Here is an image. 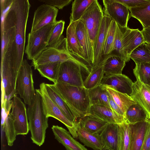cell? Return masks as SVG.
I'll use <instances>...</instances> for the list:
<instances>
[{"mask_svg": "<svg viewBox=\"0 0 150 150\" xmlns=\"http://www.w3.org/2000/svg\"><path fill=\"white\" fill-rule=\"evenodd\" d=\"M30 6L28 0H13L11 6L14 14L15 33L1 64H5L10 66L16 79L24 60L26 25Z\"/></svg>", "mask_w": 150, "mask_h": 150, "instance_id": "6da1fadb", "label": "cell"}, {"mask_svg": "<svg viewBox=\"0 0 150 150\" xmlns=\"http://www.w3.org/2000/svg\"><path fill=\"white\" fill-rule=\"evenodd\" d=\"M35 90L36 94L31 104L28 106L27 115L31 139L33 143L40 146L45 141L48 127V118L45 112L39 89Z\"/></svg>", "mask_w": 150, "mask_h": 150, "instance_id": "7a4b0ae2", "label": "cell"}, {"mask_svg": "<svg viewBox=\"0 0 150 150\" xmlns=\"http://www.w3.org/2000/svg\"><path fill=\"white\" fill-rule=\"evenodd\" d=\"M54 85L60 95L80 118L88 114L91 106L88 89L83 86L59 82Z\"/></svg>", "mask_w": 150, "mask_h": 150, "instance_id": "3957f363", "label": "cell"}, {"mask_svg": "<svg viewBox=\"0 0 150 150\" xmlns=\"http://www.w3.org/2000/svg\"><path fill=\"white\" fill-rule=\"evenodd\" d=\"M91 70L88 64L79 58L69 60L61 64L57 82L83 86L82 73L85 71L89 74Z\"/></svg>", "mask_w": 150, "mask_h": 150, "instance_id": "277c9868", "label": "cell"}, {"mask_svg": "<svg viewBox=\"0 0 150 150\" xmlns=\"http://www.w3.org/2000/svg\"><path fill=\"white\" fill-rule=\"evenodd\" d=\"M77 58L68 51L66 38L63 35L53 45L47 46L36 58L33 60L31 66L36 69L40 65L50 63L61 62Z\"/></svg>", "mask_w": 150, "mask_h": 150, "instance_id": "5b68a950", "label": "cell"}, {"mask_svg": "<svg viewBox=\"0 0 150 150\" xmlns=\"http://www.w3.org/2000/svg\"><path fill=\"white\" fill-rule=\"evenodd\" d=\"M57 22L28 33L25 50L28 59L32 60L47 46L49 39Z\"/></svg>", "mask_w": 150, "mask_h": 150, "instance_id": "8992f818", "label": "cell"}, {"mask_svg": "<svg viewBox=\"0 0 150 150\" xmlns=\"http://www.w3.org/2000/svg\"><path fill=\"white\" fill-rule=\"evenodd\" d=\"M31 67L27 60L24 59L16 81L17 94L20 95L25 103L28 105L31 104L36 93L34 86Z\"/></svg>", "mask_w": 150, "mask_h": 150, "instance_id": "52a82bcc", "label": "cell"}, {"mask_svg": "<svg viewBox=\"0 0 150 150\" xmlns=\"http://www.w3.org/2000/svg\"><path fill=\"white\" fill-rule=\"evenodd\" d=\"M97 0L94 1L86 9L81 18L85 24L90 42L93 56L96 38L104 13Z\"/></svg>", "mask_w": 150, "mask_h": 150, "instance_id": "ba28073f", "label": "cell"}, {"mask_svg": "<svg viewBox=\"0 0 150 150\" xmlns=\"http://www.w3.org/2000/svg\"><path fill=\"white\" fill-rule=\"evenodd\" d=\"M39 90L42 98L44 109L47 117H52L60 121L66 126L74 138H78L75 124L68 119L50 98L46 90L45 83H41Z\"/></svg>", "mask_w": 150, "mask_h": 150, "instance_id": "9c48e42d", "label": "cell"}, {"mask_svg": "<svg viewBox=\"0 0 150 150\" xmlns=\"http://www.w3.org/2000/svg\"><path fill=\"white\" fill-rule=\"evenodd\" d=\"M11 114L17 135L27 134L29 131L27 109L25 104L17 96L13 98Z\"/></svg>", "mask_w": 150, "mask_h": 150, "instance_id": "30bf717a", "label": "cell"}, {"mask_svg": "<svg viewBox=\"0 0 150 150\" xmlns=\"http://www.w3.org/2000/svg\"><path fill=\"white\" fill-rule=\"evenodd\" d=\"M58 12V8L50 5L43 4L39 6L34 13L30 32L55 23Z\"/></svg>", "mask_w": 150, "mask_h": 150, "instance_id": "8fae6325", "label": "cell"}, {"mask_svg": "<svg viewBox=\"0 0 150 150\" xmlns=\"http://www.w3.org/2000/svg\"><path fill=\"white\" fill-rule=\"evenodd\" d=\"M112 20L104 13L94 50L93 60L90 72L103 65V54L104 45L107 33Z\"/></svg>", "mask_w": 150, "mask_h": 150, "instance_id": "7c38bea8", "label": "cell"}, {"mask_svg": "<svg viewBox=\"0 0 150 150\" xmlns=\"http://www.w3.org/2000/svg\"><path fill=\"white\" fill-rule=\"evenodd\" d=\"M104 13L120 26L127 27L129 11L125 5L116 0H103Z\"/></svg>", "mask_w": 150, "mask_h": 150, "instance_id": "4fadbf2b", "label": "cell"}, {"mask_svg": "<svg viewBox=\"0 0 150 150\" xmlns=\"http://www.w3.org/2000/svg\"><path fill=\"white\" fill-rule=\"evenodd\" d=\"M144 42H145L144 38L138 29L125 28L121 38V43L126 63L130 60L129 55L132 52Z\"/></svg>", "mask_w": 150, "mask_h": 150, "instance_id": "5bb4252c", "label": "cell"}, {"mask_svg": "<svg viewBox=\"0 0 150 150\" xmlns=\"http://www.w3.org/2000/svg\"><path fill=\"white\" fill-rule=\"evenodd\" d=\"M133 83L129 78L122 74L104 76L101 82L103 85L130 96L132 92Z\"/></svg>", "mask_w": 150, "mask_h": 150, "instance_id": "9a60e30c", "label": "cell"}, {"mask_svg": "<svg viewBox=\"0 0 150 150\" xmlns=\"http://www.w3.org/2000/svg\"><path fill=\"white\" fill-rule=\"evenodd\" d=\"M45 87L47 92L52 101L68 119L75 124L80 116L61 97L54 84L45 83Z\"/></svg>", "mask_w": 150, "mask_h": 150, "instance_id": "2e32d148", "label": "cell"}, {"mask_svg": "<svg viewBox=\"0 0 150 150\" xmlns=\"http://www.w3.org/2000/svg\"><path fill=\"white\" fill-rule=\"evenodd\" d=\"M88 114L108 123L120 124L125 122L124 117L109 107L103 105L91 106Z\"/></svg>", "mask_w": 150, "mask_h": 150, "instance_id": "e0dca14e", "label": "cell"}, {"mask_svg": "<svg viewBox=\"0 0 150 150\" xmlns=\"http://www.w3.org/2000/svg\"><path fill=\"white\" fill-rule=\"evenodd\" d=\"M133 83L130 96L141 106L150 117V86L141 82L138 79Z\"/></svg>", "mask_w": 150, "mask_h": 150, "instance_id": "ac0fdd59", "label": "cell"}, {"mask_svg": "<svg viewBox=\"0 0 150 150\" xmlns=\"http://www.w3.org/2000/svg\"><path fill=\"white\" fill-rule=\"evenodd\" d=\"M51 128L55 138L63 145L67 150H88L75 139L70 132L63 127L53 125Z\"/></svg>", "mask_w": 150, "mask_h": 150, "instance_id": "d6986e66", "label": "cell"}, {"mask_svg": "<svg viewBox=\"0 0 150 150\" xmlns=\"http://www.w3.org/2000/svg\"><path fill=\"white\" fill-rule=\"evenodd\" d=\"M79 21L70 22L67 27L66 38L67 48L71 54L88 63L84 60L83 52L76 33V28Z\"/></svg>", "mask_w": 150, "mask_h": 150, "instance_id": "ffe728a7", "label": "cell"}, {"mask_svg": "<svg viewBox=\"0 0 150 150\" xmlns=\"http://www.w3.org/2000/svg\"><path fill=\"white\" fill-rule=\"evenodd\" d=\"M77 37L83 50L85 60L91 67L93 63V56L89 36L84 23L80 19L76 28Z\"/></svg>", "mask_w": 150, "mask_h": 150, "instance_id": "44dd1931", "label": "cell"}, {"mask_svg": "<svg viewBox=\"0 0 150 150\" xmlns=\"http://www.w3.org/2000/svg\"><path fill=\"white\" fill-rule=\"evenodd\" d=\"M75 124L78 138L85 146L93 150H100L104 146L100 134L93 133L84 128L78 120Z\"/></svg>", "mask_w": 150, "mask_h": 150, "instance_id": "7402d4cb", "label": "cell"}, {"mask_svg": "<svg viewBox=\"0 0 150 150\" xmlns=\"http://www.w3.org/2000/svg\"><path fill=\"white\" fill-rule=\"evenodd\" d=\"M149 120L133 124H129L130 134L129 150H141Z\"/></svg>", "mask_w": 150, "mask_h": 150, "instance_id": "603a6c76", "label": "cell"}, {"mask_svg": "<svg viewBox=\"0 0 150 150\" xmlns=\"http://www.w3.org/2000/svg\"><path fill=\"white\" fill-rule=\"evenodd\" d=\"M119 124L108 123L100 134L104 146L108 150H119Z\"/></svg>", "mask_w": 150, "mask_h": 150, "instance_id": "cb8c5ba5", "label": "cell"}, {"mask_svg": "<svg viewBox=\"0 0 150 150\" xmlns=\"http://www.w3.org/2000/svg\"><path fill=\"white\" fill-rule=\"evenodd\" d=\"M125 122L129 124L147 121L150 117L145 110L136 103L131 105L126 111L125 116Z\"/></svg>", "mask_w": 150, "mask_h": 150, "instance_id": "d4e9b609", "label": "cell"}, {"mask_svg": "<svg viewBox=\"0 0 150 150\" xmlns=\"http://www.w3.org/2000/svg\"><path fill=\"white\" fill-rule=\"evenodd\" d=\"M78 120L84 128L97 134H100L108 123L89 114L79 118Z\"/></svg>", "mask_w": 150, "mask_h": 150, "instance_id": "484cf974", "label": "cell"}, {"mask_svg": "<svg viewBox=\"0 0 150 150\" xmlns=\"http://www.w3.org/2000/svg\"><path fill=\"white\" fill-rule=\"evenodd\" d=\"M88 93L91 105H103L111 108L108 100V92L105 86L100 84L88 89Z\"/></svg>", "mask_w": 150, "mask_h": 150, "instance_id": "4316f807", "label": "cell"}, {"mask_svg": "<svg viewBox=\"0 0 150 150\" xmlns=\"http://www.w3.org/2000/svg\"><path fill=\"white\" fill-rule=\"evenodd\" d=\"M125 63L124 60L118 57L112 56L108 57L103 64L104 76L122 74Z\"/></svg>", "mask_w": 150, "mask_h": 150, "instance_id": "83f0119b", "label": "cell"}, {"mask_svg": "<svg viewBox=\"0 0 150 150\" xmlns=\"http://www.w3.org/2000/svg\"><path fill=\"white\" fill-rule=\"evenodd\" d=\"M61 62L50 63L40 65L36 69L41 75L52 82L54 84L57 81Z\"/></svg>", "mask_w": 150, "mask_h": 150, "instance_id": "f1b7e54d", "label": "cell"}, {"mask_svg": "<svg viewBox=\"0 0 150 150\" xmlns=\"http://www.w3.org/2000/svg\"><path fill=\"white\" fill-rule=\"evenodd\" d=\"M129 9L131 16L137 19L143 28L150 27V2L140 6Z\"/></svg>", "mask_w": 150, "mask_h": 150, "instance_id": "f546056e", "label": "cell"}, {"mask_svg": "<svg viewBox=\"0 0 150 150\" xmlns=\"http://www.w3.org/2000/svg\"><path fill=\"white\" fill-rule=\"evenodd\" d=\"M105 86L115 102L124 114L125 116L126 111L130 106L136 103L130 96Z\"/></svg>", "mask_w": 150, "mask_h": 150, "instance_id": "4dcf8cb0", "label": "cell"}, {"mask_svg": "<svg viewBox=\"0 0 150 150\" xmlns=\"http://www.w3.org/2000/svg\"><path fill=\"white\" fill-rule=\"evenodd\" d=\"M117 27V23L112 20L109 27L104 45L103 54V65L112 51Z\"/></svg>", "mask_w": 150, "mask_h": 150, "instance_id": "1f68e13d", "label": "cell"}, {"mask_svg": "<svg viewBox=\"0 0 150 150\" xmlns=\"http://www.w3.org/2000/svg\"><path fill=\"white\" fill-rule=\"evenodd\" d=\"M94 0H74L72 3L70 22L81 19L84 13Z\"/></svg>", "mask_w": 150, "mask_h": 150, "instance_id": "d6a6232c", "label": "cell"}, {"mask_svg": "<svg viewBox=\"0 0 150 150\" xmlns=\"http://www.w3.org/2000/svg\"><path fill=\"white\" fill-rule=\"evenodd\" d=\"M135 64L150 63V53L146 44L144 42L135 48L129 55Z\"/></svg>", "mask_w": 150, "mask_h": 150, "instance_id": "836d02e7", "label": "cell"}, {"mask_svg": "<svg viewBox=\"0 0 150 150\" xmlns=\"http://www.w3.org/2000/svg\"><path fill=\"white\" fill-rule=\"evenodd\" d=\"M104 75L103 65L90 72L83 82V86L88 90L101 84Z\"/></svg>", "mask_w": 150, "mask_h": 150, "instance_id": "e575fe53", "label": "cell"}, {"mask_svg": "<svg viewBox=\"0 0 150 150\" xmlns=\"http://www.w3.org/2000/svg\"><path fill=\"white\" fill-rule=\"evenodd\" d=\"M133 73L136 79L150 86V63L135 64Z\"/></svg>", "mask_w": 150, "mask_h": 150, "instance_id": "d590c367", "label": "cell"}, {"mask_svg": "<svg viewBox=\"0 0 150 150\" xmlns=\"http://www.w3.org/2000/svg\"><path fill=\"white\" fill-rule=\"evenodd\" d=\"M1 126L4 132L7 143L12 146L16 139V134L11 112L8 115Z\"/></svg>", "mask_w": 150, "mask_h": 150, "instance_id": "8d00e7d4", "label": "cell"}, {"mask_svg": "<svg viewBox=\"0 0 150 150\" xmlns=\"http://www.w3.org/2000/svg\"><path fill=\"white\" fill-rule=\"evenodd\" d=\"M119 150H129L130 134L129 125L125 121L119 124Z\"/></svg>", "mask_w": 150, "mask_h": 150, "instance_id": "74e56055", "label": "cell"}, {"mask_svg": "<svg viewBox=\"0 0 150 150\" xmlns=\"http://www.w3.org/2000/svg\"><path fill=\"white\" fill-rule=\"evenodd\" d=\"M65 22L60 20L57 21L49 39L47 46H51L57 42L62 36Z\"/></svg>", "mask_w": 150, "mask_h": 150, "instance_id": "f35d334b", "label": "cell"}, {"mask_svg": "<svg viewBox=\"0 0 150 150\" xmlns=\"http://www.w3.org/2000/svg\"><path fill=\"white\" fill-rule=\"evenodd\" d=\"M13 0H0L1 32L3 30L4 21Z\"/></svg>", "mask_w": 150, "mask_h": 150, "instance_id": "ab89813d", "label": "cell"}, {"mask_svg": "<svg viewBox=\"0 0 150 150\" xmlns=\"http://www.w3.org/2000/svg\"><path fill=\"white\" fill-rule=\"evenodd\" d=\"M45 4L53 6L59 9H62L72 1V0H39Z\"/></svg>", "mask_w": 150, "mask_h": 150, "instance_id": "60d3db41", "label": "cell"}, {"mask_svg": "<svg viewBox=\"0 0 150 150\" xmlns=\"http://www.w3.org/2000/svg\"><path fill=\"white\" fill-rule=\"evenodd\" d=\"M126 6L128 9L140 6L150 2V0H116Z\"/></svg>", "mask_w": 150, "mask_h": 150, "instance_id": "b9f144b4", "label": "cell"}, {"mask_svg": "<svg viewBox=\"0 0 150 150\" xmlns=\"http://www.w3.org/2000/svg\"><path fill=\"white\" fill-rule=\"evenodd\" d=\"M141 150H150V119L149 121L144 142Z\"/></svg>", "mask_w": 150, "mask_h": 150, "instance_id": "7bdbcfd3", "label": "cell"}, {"mask_svg": "<svg viewBox=\"0 0 150 150\" xmlns=\"http://www.w3.org/2000/svg\"><path fill=\"white\" fill-rule=\"evenodd\" d=\"M108 98L109 104L111 108L117 113L124 116L125 117L124 114L115 102L109 93L108 95Z\"/></svg>", "mask_w": 150, "mask_h": 150, "instance_id": "ee69618b", "label": "cell"}, {"mask_svg": "<svg viewBox=\"0 0 150 150\" xmlns=\"http://www.w3.org/2000/svg\"><path fill=\"white\" fill-rule=\"evenodd\" d=\"M140 31L144 38V42L150 44V27L143 28Z\"/></svg>", "mask_w": 150, "mask_h": 150, "instance_id": "f6af8a7d", "label": "cell"}, {"mask_svg": "<svg viewBox=\"0 0 150 150\" xmlns=\"http://www.w3.org/2000/svg\"><path fill=\"white\" fill-rule=\"evenodd\" d=\"M146 45H147V46L149 50V52H150V44H147L146 43Z\"/></svg>", "mask_w": 150, "mask_h": 150, "instance_id": "bcb514c9", "label": "cell"}, {"mask_svg": "<svg viewBox=\"0 0 150 150\" xmlns=\"http://www.w3.org/2000/svg\"><path fill=\"white\" fill-rule=\"evenodd\" d=\"M100 150H108L106 147L104 146Z\"/></svg>", "mask_w": 150, "mask_h": 150, "instance_id": "7dc6e473", "label": "cell"}, {"mask_svg": "<svg viewBox=\"0 0 150 150\" xmlns=\"http://www.w3.org/2000/svg\"></svg>", "mask_w": 150, "mask_h": 150, "instance_id": "c3c4849f", "label": "cell"}]
</instances>
